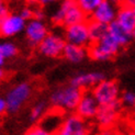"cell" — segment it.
Returning <instances> with one entry per match:
<instances>
[{"label": "cell", "mask_w": 135, "mask_h": 135, "mask_svg": "<svg viewBox=\"0 0 135 135\" xmlns=\"http://www.w3.org/2000/svg\"><path fill=\"white\" fill-rule=\"evenodd\" d=\"M83 90L71 85L62 87L51 94V103L58 110L73 112L76 110L83 96Z\"/></svg>", "instance_id": "cell-1"}, {"label": "cell", "mask_w": 135, "mask_h": 135, "mask_svg": "<svg viewBox=\"0 0 135 135\" xmlns=\"http://www.w3.org/2000/svg\"><path fill=\"white\" fill-rule=\"evenodd\" d=\"M99 105H109L120 101V88L117 81L104 79L90 90Z\"/></svg>", "instance_id": "cell-2"}, {"label": "cell", "mask_w": 135, "mask_h": 135, "mask_svg": "<svg viewBox=\"0 0 135 135\" xmlns=\"http://www.w3.org/2000/svg\"><path fill=\"white\" fill-rule=\"evenodd\" d=\"M32 93V88L30 84L21 83L15 86L9 90L6 96L7 111L11 113H16L22 108V105L30 99Z\"/></svg>", "instance_id": "cell-3"}, {"label": "cell", "mask_w": 135, "mask_h": 135, "mask_svg": "<svg viewBox=\"0 0 135 135\" xmlns=\"http://www.w3.org/2000/svg\"><path fill=\"white\" fill-rule=\"evenodd\" d=\"M120 46L115 43V41L107 34L100 42L90 44L87 49L88 56L94 60H108L112 58L119 52Z\"/></svg>", "instance_id": "cell-4"}, {"label": "cell", "mask_w": 135, "mask_h": 135, "mask_svg": "<svg viewBox=\"0 0 135 135\" xmlns=\"http://www.w3.org/2000/svg\"><path fill=\"white\" fill-rule=\"evenodd\" d=\"M55 135H89V127L86 120L81 119L76 113H70L63 119Z\"/></svg>", "instance_id": "cell-5"}, {"label": "cell", "mask_w": 135, "mask_h": 135, "mask_svg": "<svg viewBox=\"0 0 135 135\" xmlns=\"http://www.w3.org/2000/svg\"><path fill=\"white\" fill-rule=\"evenodd\" d=\"M65 41L68 44H73V45H77V46H81V47L88 49L91 42H90V37H89L87 22L67 26L66 31H65Z\"/></svg>", "instance_id": "cell-6"}, {"label": "cell", "mask_w": 135, "mask_h": 135, "mask_svg": "<svg viewBox=\"0 0 135 135\" xmlns=\"http://www.w3.org/2000/svg\"><path fill=\"white\" fill-rule=\"evenodd\" d=\"M64 12V25L70 26L79 23H84L88 21L89 17L80 9L77 1H73V0H67L64 1L59 7Z\"/></svg>", "instance_id": "cell-7"}, {"label": "cell", "mask_w": 135, "mask_h": 135, "mask_svg": "<svg viewBox=\"0 0 135 135\" xmlns=\"http://www.w3.org/2000/svg\"><path fill=\"white\" fill-rule=\"evenodd\" d=\"M121 108V102H114L109 105H100L99 110L96 114L97 123L101 129H113V125L117 123L119 119V112Z\"/></svg>", "instance_id": "cell-8"}, {"label": "cell", "mask_w": 135, "mask_h": 135, "mask_svg": "<svg viewBox=\"0 0 135 135\" xmlns=\"http://www.w3.org/2000/svg\"><path fill=\"white\" fill-rule=\"evenodd\" d=\"M66 45L65 38L62 37L58 34H47V36L42 41V43L40 44L38 51L42 55L46 57H58L63 54L64 47Z\"/></svg>", "instance_id": "cell-9"}, {"label": "cell", "mask_w": 135, "mask_h": 135, "mask_svg": "<svg viewBox=\"0 0 135 135\" xmlns=\"http://www.w3.org/2000/svg\"><path fill=\"white\" fill-rule=\"evenodd\" d=\"M99 104L97 100L94 99L90 90L83 92L81 99L75 110V113L84 120H89L96 117V114L99 110Z\"/></svg>", "instance_id": "cell-10"}, {"label": "cell", "mask_w": 135, "mask_h": 135, "mask_svg": "<svg viewBox=\"0 0 135 135\" xmlns=\"http://www.w3.org/2000/svg\"><path fill=\"white\" fill-rule=\"evenodd\" d=\"M105 79L104 74L100 71H91V73H85L79 74L73 77L70 80V85L76 87V88L81 89L83 91H87L92 89L94 86H97L99 83L103 81Z\"/></svg>", "instance_id": "cell-11"}, {"label": "cell", "mask_w": 135, "mask_h": 135, "mask_svg": "<svg viewBox=\"0 0 135 135\" xmlns=\"http://www.w3.org/2000/svg\"><path fill=\"white\" fill-rule=\"evenodd\" d=\"M117 13H118V8L113 3H111L110 1H107V0H101L100 4L89 17V19L109 25L113 21H115Z\"/></svg>", "instance_id": "cell-12"}, {"label": "cell", "mask_w": 135, "mask_h": 135, "mask_svg": "<svg viewBox=\"0 0 135 135\" xmlns=\"http://www.w3.org/2000/svg\"><path fill=\"white\" fill-rule=\"evenodd\" d=\"M24 30L31 46H38L49 34L45 23L43 21H36L34 19L26 23Z\"/></svg>", "instance_id": "cell-13"}, {"label": "cell", "mask_w": 135, "mask_h": 135, "mask_svg": "<svg viewBox=\"0 0 135 135\" xmlns=\"http://www.w3.org/2000/svg\"><path fill=\"white\" fill-rule=\"evenodd\" d=\"M26 22L19 15H10L0 24V35L3 37H10L22 32L25 29Z\"/></svg>", "instance_id": "cell-14"}, {"label": "cell", "mask_w": 135, "mask_h": 135, "mask_svg": "<svg viewBox=\"0 0 135 135\" xmlns=\"http://www.w3.org/2000/svg\"><path fill=\"white\" fill-rule=\"evenodd\" d=\"M115 21L127 32H132L135 28V13L133 8L123 2L118 8Z\"/></svg>", "instance_id": "cell-15"}, {"label": "cell", "mask_w": 135, "mask_h": 135, "mask_svg": "<svg viewBox=\"0 0 135 135\" xmlns=\"http://www.w3.org/2000/svg\"><path fill=\"white\" fill-rule=\"evenodd\" d=\"M108 34L115 41V43L120 47L127 45L132 40L131 32H127L126 30H124L117 21H113L112 23L108 25Z\"/></svg>", "instance_id": "cell-16"}, {"label": "cell", "mask_w": 135, "mask_h": 135, "mask_svg": "<svg viewBox=\"0 0 135 135\" xmlns=\"http://www.w3.org/2000/svg\"><path fill=\"white\" fill-rule=\"evenodd\" d=\"M63 56L71 63H80L88 56V51L86 47L66 43L63 51Z\"/></svg>", "instance_id": "cell-17"}, {"label": "cell", "mask_w": 135, "mask_h": 135, "mask_svg": "<svg viewBox=\"0 0 135 135\" xmlns=\"http://www.w3.org/2000/svg\"><path fill=\"white\" fill-rule=\"evenodd\" d=\"M87 25H88V32H89V37H90L91 44L100 42L101 40L108 34V25L107 24L88 19Z\"/></svg>", "instance_id": "cell-18"}, {"label": "cell", "mask_w": 135, "mask_h": 135, "mask_svg": "<svg viewBox=\"0 0 135 135\" xmlns=\"http://www.w3.org/2000/svg\"><path fill=\"white\" fill-rule=\"evenodd\" d=\"M77 2L78 6L80 7V9L88 17H90L93 13V11L97 9V7L100 4L101 0H79Z\"/></svg>", "instance_id": "cell-19"}, {"label": "cell", "mask_w": 135, "mask_h": 135, "mask_svg": "<svg viewBox=\"0 0 135 135\" xmlns=\"http://www.w3.org/2000/svg\"><path fill=\"white\" fill-rule=\"evenodd\" d=\"M45 110H46V103L43 102V101L37 102L32 108V110L30 112V121L31 122H36L37 120H40L43 117Z\"/></svg>", "instance_id": "cell-20"}, {"label": "cell", "mask_w": 135, "mask_h": 135, "mask_svg": "<svg viewBox=\"0 0 135 135\" xmlns=\"http://www.w3.org/2000/svg\"><path fill=\"white\" fill-rule=\"evenodd\" d=\"M17 52H18V49L13 43H10V42L0 43V56H2L3 58H9L15 56Z\"/></svg>", "instance_id": "cell-21"}, {"label": "cell", "mask_w": 135, "mask_h": 135, "mask_svg": "<svg viewBox=\"0 0 135 135\" xmlns=\"http://www.w3.org/2000/svg\"><path fill=\"white\" fill-rule=\"evenodd\" d=\"M121 104L125 107H135V93L131 91H125L122 93L120 99Z\"/></svg>", "instance_id": "cell-22"}, {"label": "cell", "mask_w": 135, "mask_h": 135, "mask_svg": "<svg viewBox=\"0 0 135 135\" xmlns=\"http://www.w3.org/2000/svg\"><path fill=\"white\" fill-rule=\"evenodd\" d=\"M33 15H34V12H33V9L30 8V7H24V8L20 10V13H19V16L21 17L25 22L33 20Z\"/></svg>", "instance_id": "cell-23"}, {"label": "cell", "mask_w": 135, "mask_h": 135, "mask_svg": "<svg viewBox=\"0 0 135 135\" xmlns=\"http://www.w3.org/2000/svg\"><path fill=\"white\" fill-rule=\"evenodd\" d=\"M24 135H55V134L49 133L47 131H45L44 129H42L40 125H35V126L31 127L29 131H26V133Z\"/></svg>", "instance_id": "cell-24"}, {"label": "cell", "mask_w": 135, "mask_h": 135, "mask_svg": "<svg viewBox=\"0 0 135 135\" xmlns=\"http://www.w3.org/2000/svg\"><path fill=\"white\" fill-rule=\"evenodd\" d=\"M52 21L54 24H57V25H62L64 23V12L60 8H58L56 12L54 13V16L52 17Z\"/></svg>", "instance_id": "cell-25"}, {"label": "cell", "mask_w": 135, "mask_h": 135, "mask_svg": "<svg viewBox=\"0 0 135 135\" xmlns=\"http://www.w3.org/2000/svg\"><path fill=\"white\" fill-rule=\"evenodd\" d=\"M10 15L9 13V7L4 1H0V24L2 23L3 20Z\"/></svg>", "instance_id": "cell-26"}, {"label": "cell", "mask_w": 135, "mask_h": 135, "mask_svg": "<svg viewBox=\"0 0 135 135\" xmlns=\"http://www.w3.org/2000/svg\"><path fill=\"white\" fill-rule=\"evenodd\" d=\"M33 12H34V15H33V19L36 20V21H43L44 18H45V15L43 10L41 9H33Z\"/></svg>", "instance_id": "cell-27"}, {"label": "cell", "mask_w": 135, "mask_h": 135, "mask_svg": "<svg viewBox=\"0 0 135 135\" xmlns=\"http://www.w3.org/2000/svg\"><path fill=\"white\" fill-rule=\"evenodd\" d=\"M7 111V102H6V99L0 97V114H2Z\"/></svg>", "instance_id": "cell-28"}, {"label": "cell", "mask_w": 135, "mask_h": 135, "mask_svg": "<svg viewBox=\"0 0 135 135\" xmlns=\"http://www.w3.org/2000/svg\"><path fill=\"white\" fill-rule=\"evenodd\" d=\"M110 135H124V134H123V133H121V132H119V131L113 130V132H112Z\"/></svg>", "instance_id": "cell-29"}, {"label": "cell", "mask_w": 135, "mask_h": 135, "mask_svg": "<svg viewBox=\"0 0 135 135\" xmlns=\"http://www.w3.org/2000/svg\"><path fill=\"white\" fill-rule=\"evenodd\" d=\"M4 60H6V58H3L2 56H0V68H1L2 65L4 64Z\"/></svg>", "instance_id": "cell-30"}, {"label": "cell", "mask_w": 135, "mask_h": 135, "mask_svg": "<svg viewBox=\"0 0 135 135\" xmlns=\"http://www.w3.org/2000/svg\"><path fill=\"white\" fill-rule=\"evenodd\" d=\"M131 34H132V38H133V40H135V28H134V29H133V31L131 32Z\"/></svg>", "instance_id": "cell-31"}, {"label": "cell", "mask_w": 135, "mask_h": 135, "mask_svg": "<svg viewBox=\"0 0 135 135\" xmlns=\"http://www.w3.org/2000/svg\"><path fill=\"white\" fill-rule=\"evenodd\" d=\"M2 76H3V71H2V69L0 68V79L2 78Z\"/></svg>", "instance_id": "cell-32"}, {"label": "cell", "mask_w": 135, "mask_h": 135, "mask_svg": "<svg viewBox=\"0 0 135 135\" xmlns=\"http://www.w3.org/2000/svg\"><path fill=\"white\" fill-rule=\"evenodd\" d=\"M133 10H134V13H135V8H133Z\"/></svg>", "instance_id": "cell-33"}]
</instances>
